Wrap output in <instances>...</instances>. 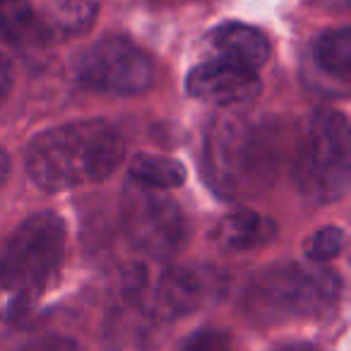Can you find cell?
I'll return each mask as SVG.
<instances>
[{
	"label": "cell",
	"mask_w": 351,
	"mask_h": 351,
	"mask_svg": "<svg viewBox=\"0 0 351 351\" xmlns=\"http://www.w3.org/2000/svg\"><path fill=\"white\" fill-rule=\"evenodd\" d=\"M125 142L118 128L99 121H75L32 137L27 145V171L49 193L106 181L118 169Z\"/></svg>",
	"instance_id": "cell-1"
},
{
	"label": "cell",
	"mask_w": 351,
	"mask_h": 351,
	"mask_svg": "<svg viewBox=\"0 0 351 351\" xmlns=\"http://www.w3.org/2000/svg\"><path fill=\"white\" fill-rule=\"evenodd\" d=\"M65 253V224L53 212L25 219L0 255V322L27 315L56 282Z\"/></svg>",
	"instance_id": "cell-2"
},
{
	"label": "cell",
	"mask_w": 351,
	"mask_h": 351,
	"mask_svg": "<svg viewBox=\"0 0 351 351\" xmlns=\"http://www.w3.org/2000/svg\"><path fill=\"white\" fill-rule=\"evenodd\" d=\"M202 166L215 193L224 197L253 195L277 173V132L260 118H219L207 132Z\"/></svg>",
	"instance_id": "cell-3"
},
{
	"label": "cell",
	"mask_w": 351,
	"mask_h": 351,
	"mask_svg": "<svg viewBox=\"0 0 351 351\" xmlns=\"http://www.w3.org/2000/svg\"><path fill=\"white\" fill-rule=\"evenodd\" d=\"M341 277L320 265L279 263L260 269L243 291V313L253 325L315 320L335 311Z\"/></svg>",
	"instance_id": "cell-4"
},
{
	"label": "cell",
	"mask_w": 351,
	"mask_h": 351,
	"mask_svg": "<svg viewBox=\"0 0 351 351\" xmlns=\"http://www.w3.org/2000/svg\"><path fill=\"white\" fill-rule=\"evenodd\" d=\"M296 186L313 202L344 197L351 181L349 121L337 111H317L308 118L293 161Z\"/></svg>",
	"instance_id": "cell-5"
},
{
	"label": "cell",
	"mask_w": 351,
	"mask_h": 351,
	"mask_svg": "<svg viewBox=\"0 0 351 351\" xmlns=\"http://www.w3.org/2000/svg\"><path fill=\"white\" fill-rule=\"evenodd\" d=\"M121 221L132 245L154 260L173 258L186 245V217L181 207L161 191L132 183L123 195Z\"/></svg>",
	"instance_id": "cell-6"
},
{
	"label": "cell",
	"mask_w": 351,
	"mask_h": 351,
	"mask_svg": "<svg viewBox=\"0 0 351 351\" xmlns=\"http://www.w3.org/2000/svg\"><path fill=\"white\" fill-rule=\"evenodd\" d=\"M80 84L104 94L135 97L154 87V60L125 36H106L92 44L75 68Z\"/></svg>",
	"instance_id": "cell-7"
},
{
	"label": "cell",
	"mask_w": 351,
	"mask_h": 351,
	"mask_svg": "<svg viewBox=\"0 0 351 351\" xmlns=\"http://www.w3.org/2000/svg\"><path fill=\"white\" fill-rule=\"evenodd\" d=\"M229 291V274L215 265H181L166 269L152 296V315L156 320H178L207 306H215Z\"/></svg>",
	"instance_id": "cell-8"
},
{
	"label": "cell",
	"mask_w": 351,
	"mask_h": 351,
	"mask_svg": "<svg viewBox=\"0 0 351 351\" xmlns=\"http://www.w3.org/2000/svg\"><path fill=\"white\" fill-rule=\"evenodd\" d=\"M191 97L215 106H236L258 97L260 77L258 70L243 68L231 60L212 58L191 70L186 80Z\"/></svg>",
	"instance_id": "cell-9"
},
{
	"label": "cell",
	"mask_w": 351,
	"mask_h": 351,
	"mask_svg": "<svg viewBox=\"0 0 351 351\" xmlns=\"http://www.w3.org/2000/svg\"><path fill=\"white\" fill-rule=\"evenodd\" d=\"M156 317L145 296H118L104 325L106 351H152Z\"/></svg>",
	"instance_id": "cell-10"
},
{
	"label": "cell",
	"mask_w": 351,
	"mask_h": 351,
	"mask_svg": "<svg viewBox=\"0 0 351 351\" xmlns=\"http://www.w3.org/2000/svg\"><path fill=\"white\" fill-rule=\"evenodd\" d=\"M207 44H210L215 58L231 60V63H239L250 70H258L272 51L269 39L263 32L250 25H241V22H226V25L212 29Z\"/></svg>",
	"instance_id": "cell-11"
},
{
	"label": "cell",
	"mask_w": 351,
	"mask_h": 351,
	"mask_svg": "<svg viewBox=\"0 0 351 351\" xmlns=\"http://www.w3.org/2000/svg\"><path fill=\"white\" fill-rule=\"evenodd\" d=\"M274 236H277L274 221L253 210L229 212V215L221 217L215 229H212V241H215L221 250H229V253L263 248Z\"/></svg>",
	"instance_id": "cell-12"
},
{
	"label": "cell",
	"mask_w": 351,
	"mask_h": 351,
	"mask_svg": "<svg viewBox=\"0 0 351 351\" xmlns=\"http://www.w3.org/2000/svg\"><path fill=\"white\" fill-rule=\"evenodd\" d=\"M0 34L15 46H41L51 29L27 0H0Z\"/></svg>",
	"instance_id": "cell-13"
},
{
	"label": "cell",
	"mask_w": 351,
	"mask_h": 351,
	"mask_svg": "<svg viewBox=\"0 0 351 351\" xmlns=\"http://www.w3.org/2000/svg\"><path fill=\"white\" fill-rule=\"evenodd\" d=\"M313 63L325 77L349 82L351 75V32L346 27L325 32L313 44Z\"/></svg>",
	"instance_id": "cell-14"
},
{
	"label": "cell",
	"mask_w": 351,
	"mask_h": 351,
	"mask_svg": "<svg viewBox=\"0 0 351 351\" xmlns=\"http://www.w3.org/2000/svg\"><path fill=\"white\" fill-rule=\"evenodd\" d=\"M130 176L132 183L149 191H171V188L183 186L186 181V169L176 159L161 154H135L130 161Z\"/></svg>",
	"instance_id": "cell-15"
},
{
	"label": "cell",
	"mask_w": 351,
	"mask_h": 351,
	"mask_svg": "<svg viewBox=\"0 0 351 351\" xmlns=\"http://www.w3.org/2000/svg\"><path fill=\"white\" fill-rule=\"evenodd\" d=\"M97 10L99 0H60L49 29L63 32V34H80L92 27Z\"/></svg>",
	"instance_id": "cell-16"
},
{
	"label": "cell",
	"mask_w": 351,
	"mask_h": 351,
	"mask_svg": "<svg viewBox=\"0 0 351 351\" xmlns=\"http://www.w3.org/2000/svg\"><path fill=\"white\" fill-rule=\"evenodd\" d=\"M344 241H346V236L339 226H322V229H317L315 234H311L306 239L303 253L315 265L330 263V260H335L337 255L341 253Z\"/></svg>",
	"instance_id": "cell-17"
},
{
	"label": "cell",
	"mask_w": 351,
	"mask_h": 351,
	"mask_svg": "<svg viewBox=\"0 0 351 351\" xmlns=\"http://www.w3.org/2000/svg\"><path fill=\"white\" fill-rule=\"evenodd\" d=\"M183 351H234V341H231L229 332L205 327V330H197L183 344Z\"/></svg>",
	"instance_id": "cell-18"
},
{
	"label": "cell",
	"mask_w": 351,
	"mask_h": 351,
	"mask_svg": "<svg viewBox=\"0 0 351 351\" xmlns=\"http://www.w3.org/2000/svg\"><path fill=\"white\" fill-rule=\"evenodd\" d=\"M12 87V63L0 53V101L8 97Z\"/></svg>",
	"instance_id": "cell-19"
},
{
	"label": "cell",
	"mask_w": 351,
	"mask_h": 351,
	"mask_svg": "<svg viewBox=\"0 0 351 351\" xmlns=\"http://www.w3.org/2000/svg\"><path fill=\"white\" fill-rule=\"evenodd\" d=\"M8 171H10V159H8V152L0 147V186L8 178Z\"/></svg>",
	"instance_id": "cell-20"
},
{
	"label": "cell",
	"mask_w": 351,
	"mask_h": 351,
	"mask_svg": "<svg viewBox=\"0 0 351 351\" xmlns=\"http://www.w3.org/2000/svg\"><path fill=\"white\" fill-rule=\"evenodd\" d=\"M277 351H320V349H315V346H311V344H291V346H282V349H277Z\"/></svg>",
	"instance_id": "cell-21"
},
{
	"label": "cell",
	"mask_w": 351,
	"mask_h": 351,
	"mask_svg": "<svg viewBox=\"0 0 351 351\" xmlns=\"http://www.w3.org/2000/svg\"><path fill=\"white\" fill-rule=\"evenodd\" d=\"M332 8H339V10H344L346 5H349V0H327Z\"/></svg>",
	"instance_id": "cell-22"
}]
</instances>
